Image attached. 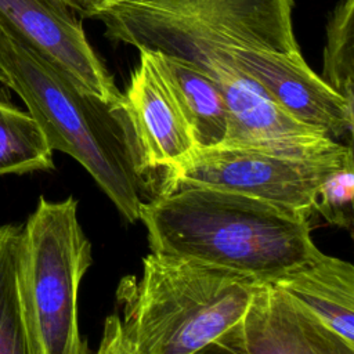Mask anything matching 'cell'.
I'll list each match as a JSON object with an SVG mask.
<instances>
[{"instance_id": "1", "label": "cell", "mask_w": 354, "mask_h": 354, "mask_svg": "<svg viewBox=\"0 0 354 354\" xmlns=\"http://www.w3.org/2000/svg\"><path fill=\"white\" fill-rule=\"evenodd\" d=\"M151 252L272 283L322 252L308 217L256 198L201 187L162 192L140 212Z\"/></svg>"}, {"instance_id": "2", "label": "cell", "mask_w": 354, "mask_h": 354, "mask_svg": "<svg viewBox=\"0 0 354 354\" xmlns=\"http://www.w3.org/2000/svg\"><path fill=\"white\" fill-rule=\"evenodd\" d=\"M0 69L53 151L77 160L129 221L162 189L145 163L124 97L101 98L59 72L0 26Z\"/></svg>"}, {"instance_id": "3", "label": "cell", "mask_w": 354, "mask_h": 354, "mask_svg": "<svg viewBox=\"0 0 354 354\" xmlns=\"http://www.w3.org/2000/svg\"><path fill=\"white\" fill-rule=\"evenodd\" d=\"M261 285L248 277L151 252L142 277L119 286L123 328L137 354H195L234 329Z\"/></svg>"}, {"instance_id": "4", "label": "cell", "mask_w": 354, "mask_h": 354, "mask_svg": "<svg viewBox=\"0 0 354 354\" xmlns=\"http://www.w3.org/2000/svg\"><path fill=\"white\" fill-rule=\"evenodd\" d=\"M292 0H119L100 18L112 40L187 61L213 77L218 53L295 54Z\"/></svg>"}, {"instance_id": "5", "label": "cell", "mask_w": 354, "mask_h": 354, "mask_svg": "<svg viewBox=\"0 0 354 354\" xmlns=\"http://www.w3.org/2000/svg\"><path fill=\"white\" fill-rule=\"evenodd\" d=\"M91 261L77 201L40 196L19 248L21 293L40 354H90L79 329L77 297Z\"/></svg>"}, {"instance_id": "6", "label": "cell", "mask_w": 354, "mask_h": 354, "mask_svg": "<svg viewBox=\"0 0 354 354\" xmlns=\"http://www.w3.org/2000/svg\"><path fill=\"white\" fill-rule=\"evenodd\" d=\"M351 158V145L342 142L315 155L224 144L196 147L183 162L163 171L159 194L184 187L212 188L256 198L310 217L325 176Z\"/></svg>"}, {"instance_id": "7", "label": "cell", "mask_w": 354, "mask_h": 354, "mask_svg": "<svg viewBox=\"0 0 354 354\" xmlns=\"http://www.w3.org/2000/svg\"><path fill=\"white\" fill-rule=\"evenodd\" d=\"M218 64H227L253 80L286 112L332 140L351 137L354 105L314 73L300 53L225 48L218 53Z\"/></svg>"}, {"instance_id": "8", "label": "cell", "mask_w": 354, "mask_h": 354, "mask_svg": "<svg viewBox=\"0 0 354 354\" xmlns=\"http://www.w3.org/2000/svg\"><path fill=\"white\" fill-rule=\"evenodd\" d=\"M0 26L82 88L105 100L123 95L64 0H0Z\"/></svg>"}, {"instance_id": "9", "label": "cell", "mask_w": 354, "mask_h": 354, "mask_svg": "<svg viewBox=\"0 0 354 354\" xmlns=\"http://www.w3.org/2000/svg\"><path fill=\"white\" fill-rule=\"evenodd\" d=\"M213 77L220 84L227 108V133L221 144L295 155H315L339 144L292 116L232 66L216 65Z\"/></svg>"}, {"instance_id": "10", "label": "cell", "mask_w": 354, "mask_h": 354, "mask_svg": "<svg viewBox=\"0 0 354 354\" xmlns=\"http://www.w3.org/2000/svg\"><path fill=\"white\" fill-rule=\"evenodd\" d=\"M123 97L149 169L165 171L198 147L177 90L156 53L140 51Z\"/></svg>"}, {"instance_id": "11", "label": "cell", "mask_w": 354, "mask_h": 354, "mask_svg": "<svg viewBox=\"0 0 354 354\" xmlns=\"http://www.w3.org/2000/svg\"><path fill=\"white\" fill-rule=\"evenodd\" d=\"M234 332L245 354H354V346L271 283L257 286Z\"/></svg>"}, {"instance_id": "12", "label": "cell", "mask_w": 354, "mask_h": 354, "mask_svg": "<svg viewBox=\"0 0 354 354\" xmlns=\"http://www.w3.org/2000/svg\"><path fill=\"white\" fill-rule=\"evenodd\" d=\"M271 285L354 346V267L351 263L322 253Z\"/></svg>"}, {"instance_id": "13", "label": "cell", "mask_w": 354, "mask_h": 354, "mask_svg": "<svg viewBox=\"0 0 354 354\" xmlns=\"http://www.w3.org/2000/svg\"><path fill=\"white\" fill-rule=\"evenodd\" d=\"M156 54L177 90L196 145L221 144L227 133V108L218 82L187 61Z\"/></svg>"}, {"instance_id": "14", "label": "cell", "mask_w": 354, "mask_h": 354, "mask_svg": "<svg viewBox=\"0 0 354 354\" xmlns=\"http://www.w3.org/2000/svg\"><path fill=\"white\" fill-rule=\"evenodd\" d=\"M21 225H0V354H40L21 293Z\"/></svg>"}, {"instance_id": "15", "label": "cell", "mask_w": 354, "mask_h": 354, "mask_svg": "<svg viewBox=\"0 0 354 354\" xmlns=\"http://www.w3.org/2000/svg\"><path fill=\"white\" fill-rule=\"evenodd\" d=\"M51 169L53 149L37 122L0 97V176Z\"/></svg>"}, {"instance_id": "16", "label": "cell", "mask_w": 354, "mask_h": 354, "mask_svg": "<svg viewBox=\"0 0 354 354\" xmlns=\"http://www.w3.org/2000/svg\"><path fill=\"white\" fill-rule=\"evenodd\" d=\"M321 79L354 105V0H339L329 17Z\"/></svg>"}, {"instance_id": "17", "label": "cell", "mask_w": 354, "mask_h": 354, "mask_svg": "<svg viewBox=\"0 0 354 354\" xmlns=\"http://www.w3.org/2000/svg\"><path fill=\"white\" fill-rule=\"evenodd\" d=\"M353 195H354V159L329 171L319 184L314 212H318L328 223L351 230L353 227Z\"/></svg>"}, {"instance_id": "18", "label": "cell", "mask_w": 354, "mask_h": 354, "mask_svg": "<svg viewBox=\"0 0 354 354\" xmlns=\"http://www.w3.org/2000/svg\"><path fill=\"white\" fill-rule=\"evenodd\" d=\"M95 354H137L120 317L113 314L105 318L102 336Z\"/></svg>"}, {"instance_id": "19", "label": "cell", "mask_w": 354, "mask_h": 354, "mask_svg": "<svg viewBox=\"0 0 354 354\" xmlns=\"http://www.w3.org/2000/svg\"><path fill=\"white\" fill-rule=\"evenodd\" d=\"M195 354H245L236 340L234 329L209 343Z\"/></svg>"}, {"instance_id": "20", "label": "cell", "mask_w": 354, "mask_h": 354, "mask_svg": "<svg viewBox=\"0 0 354 354\" xmlns=\"http://www.w3.org/2000/svg\"><path fill=\"white\" fill-rule=\"evenodd\" d=\"M119 0H64V3L82 17H97L104 8Z\"/></svg>"}, {"instance_id": "21", "label": "cell", "mask_w": 354, "mask_h": 354, "mask_svg": "<svg viewBox=\"0 0 354 354\" xmlns=\"http://www.w3.org/2000/svg\"><path fill=\"white\" fill-rule=\"evenodd\" d=\"M0 83H1V84H4V86H7V87H8V86H10V82H8V77H7V76H6V73H4V72H3V71H1V69H0Z\"/></svg>"}]
</instances>
